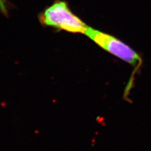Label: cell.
<instances>
[{"instance_id":"obj_1","label":"cell","mask_w":151,"mask_h":151,"mask_svg":"<svg viewBox=\"0 0 151 151\" xmlns=\"http://www.w3.org/2000/svg\"><path fill=\"white\" fill-rule=\"evenodd\" d=\"M39 19L42 25L73 34H84L88 28L64 1H55L40 14Z\"/></svg>"},{"instance_id":"obj_2","label":"cell","mask_w":151,"mask_h":151,"mask_svg":"<svg viewBox=\"0 0 151 151\" xmlns=\"http://www.w3.org/2000/svg\"><path fill=\"white\" fill-rule=\"evenodd\" d=\"M84 34L102 49L134 66L135 72L139 70L142 64L140 55L121 40L89 27Z\"/></svg>"},{"instance_id":"obj_3","label":"cell","mask_w":151,"mask_h":151,"mask_svg":"<svg viewBox=\"0 0 151 151\" xmlns=\"http://www.w3.org/2000/svg\"><path fill=\"white\" fill-rule=\"evenodd\" d=\"M9 4L7 1V0H0V12L3 15L8 17V11L9 9Z\"/></svg>"}]
</instances>
